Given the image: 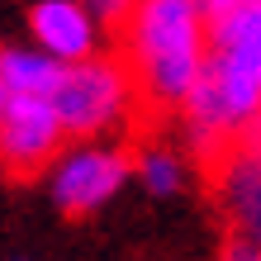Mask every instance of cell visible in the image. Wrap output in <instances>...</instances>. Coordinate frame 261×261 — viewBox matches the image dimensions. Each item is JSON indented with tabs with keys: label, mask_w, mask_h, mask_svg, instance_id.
Instances as JSON below:
<instances>
[{
	"label": "cell",
	"mask_w": 261,
	"mask_h": 261,
	"mask_svg": "<svg viewBox=\"0 0 261 261\" xmlns=\"http://www.w3.org/2000/svg\"><path fill=\"white\" fill-rule=\"evenodd\" d=\"M62 138L67 128L48 95H14L5 119H0V166L29 180L43 166H53V157L62 152Z\"/></svg>",
	"instance_id": "4"
},
{
	"label": "cell",
	"mask_w": 261,
	"mask_h": 261,
	"mask_svg": "<svg viewBox=\"0 0 261 261\" xmlns=\"http://www.w3.org/2000/svg\"><path fill=\"white\" fill-rule=\"evenodd\" d=\"M81 5L95 14L105 29H124V19L133 14V5H138V0H81Z\"/></svg>",
	"instance_id": "9"
},
{
	"label": "cell",
	"mask_w": 261,
	"mask_h": 261,
	"mask_svg": "<svg viewBox=\"0 0 261 261\" xmlns=\"http://www.w3.org/2000/svg\"><path fill=\"white\" fill-rule=\"evenodd\" d=\"M10 100H14V90L5 86V76H0V119H5V110H10Z\"/></svg>",
	"instance_id": "12"
},
{
	"label": "cell",
	"mask_w": 261,
	"mask_h": 261,
	"mask_svg": "<svg viewBox=\"0 0 261 261\" xmlns=\"http://www.w3.org/2000/svg\"><path fill=\"white\" fill-rule=\"evenodd\" d=\"M209 180L228 228L238 238L261 242V147H252L247 138H233L223 157L209 166Z\"/></svg>",
	"instance_id": "5"
},
{
	"label": "cell",
	"mask_w": 261,
	"mask_h": 261,
	"mask_svg": "<svg viewBox=\"0 0 261 261\" xmlns=\"http://www.w3.org/2000/svg\"><path fill=\"white\" fill-rule=\"evenodd\" d=\"M219 261H261V242H252V238H228L223 242V252H219Z\"/></svg>",
	"instance_id": "10"
},
{
	"label": "cell",
	"mask_w": 261,
	"mask_h": 261,
	"mask_svg": "<svg viewBox=\"0 0 261 261\" xmlns=\"http://www.w3.org/2000/svg\"><path fill=\"white\" fill-rule=\"evenodd\" d=\"M138 171L133 157L124 147H100V143H86V147H71L67 157H57L53 166V204L81 219V214H95L100 204L128 186V176Z\"/></svg>",
	"instance_id": "3"
},
{
	"label": "cell",
	"mask_w": 261,
	"mask_h": 261,
	"mask_svg": "<svg viewBox=\"0 0 261 261\" xmlns=\"http://www.w3.org/2000/svg\"><path fill=\"white\" fill-rule=\"evenodd\" d=\"M204 5V19H223V14H233L242 5H261V0H199Z\"/></svg>",
	"instance_id": "11"
},
{
	"label": "cell",
	"mask_w": 261,
	"mask_h": 261,
	"mask_svg": "<svg viewBox=\"0 0 261 261\" xmlns=\"http://www.w3.org/2000/svg\"><path fill=\"white\" fill-rule=\"evenodd\" d=\"M29 34L43 53H53L57 62H81L95 53L100 43V19L81 0H38L29 10Z\"/></svg>",
	"instance_id": "6"
},
{
	"label": "cell",
	"mask_w": 261,
	"mask_h": 261,
	"mask_svg": "<svg viewBox=\"0 0 261 261\" xmlns=\"http://www.w3.org/2000/svg\"><path fill=\"white\" fill-rule=\"evenodd\" d=\"M48 100L62 119L67 138H95L128 119V110L138 105V86L124 57L90 53L81 62H62V76H57Z\"/></svg>",
	"instance_id": "2"
},
{
	"label": "cell",
	"mask_w": 261,
	"mask_h": 261,
	"mask_svg": "<svg viewBox=\"0 0 261 261\" xmlns=\"http://www.w3.org/2000/svg\"><path fill=\"white\" fill-rule=\"evenodd\" d=\"M0 76L14 95H53L62 62L43 48H0Z\"/></svg>",
	"instance_id": "7"
},
{
	"label": "cell",
	"mask_w": 261,
	"mask_h": 261,
	"mask_svg": "<svg viewBox=\"0 0 261 261\" xmlns=\"http://www.w3.org/2000/svg\"><path fill=\"white\" fill-rule=\"evenodd\" d=\"M209 53V19L199 0H138L124 19V62L138 105L180 114Z\"/></svg>",
	"instance_id": "1"
},
{
	"label": "cell",
	"mask_w": 261,
	"mask_h": 261,
	"mask_svg": "<svg viewBox=\"0 0 261 261\" xmlns=\"http://www.w3.org/2000/svg\"><path fill=\"white\" fill-rule=\"evenodd\" d=\"M133 166H138V180H143L152 195H176L186 186V162H180L176 152H166V147H143Z\"/></svg>",
	"instance_id": "8"
}]
</instances>
